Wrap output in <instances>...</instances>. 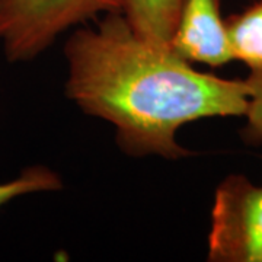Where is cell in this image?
Wrapping results in <instances>:
<instances>
[{"instance_id":"3957f363","label":"cell","mask_w":262,"mask_h":262,"mask_svg":"<svg viewBox=\"0 0 262 262\" xmlns=\"http://www.w3.org/2000/svg\"><path fill=\"white\" fill-rule=\"evenodd\" d=\"M210 262H262V185L229 175L215 188Z\"/></svg>"},{"instance_id":"ba28073f","label":"cell","mask_w":262,"mask_h":262,"mask_svg":"<svg viewBox=\"0 0 262 262\" xmlns=\"http://www.w3.org/2000/svg\"><path fill=\"white\" fill-rule=\"evenodd\" d=\"M249 88V102L246 110V124L242 130V137L249 144L262 143V69L251 70L245 79Z\"/></svg>"},{"instance_id":"7a4b0ae2","label":"cell","mask_w":262,"mask_h":262,"mask_svg":"<svg viewBox=\"0 0 262 262\" xmlns=\"http://www.w3.org/2000/svg\"><path fill=\"white\" fill-rule=\"evenodd\" d=\"M99 12H121V0H0V44L10 63L29 61L66 29Z\"/></svg>"},{"instance_id":"277c9868","label":"cell","mask_w":262,"mask_h":262,"mask_svg":"<svg viewBox=\"0 0 262 262\" xmlns=\"http://www.w3.org/2000/svg\"><path fill=\"white\" fill-rule=\"evenodd\" d=\"M169 48L189 63L220 67L233 60L220 0H184Z\"/></svg>"},{"instance_id":"6da1fadb","label":"cell","mask_w":262,"mask_h":262,"mask_svg":"<svg viewBox=\"0 0 262 262\" xmlns=\"http://www.w3.org/2000/svg\"><path fill=\"white\" fill-rule=\"evenodd\" d=\"M64 56L66 95L84 114L111 122L131 156H189L177 143L184 124L248 110L245 80L196 72L168 46L137 34L121 12L106 13L96 29L73 32Z\"/></svg>"},{"instance_id":"8992f818","label":"cell","mask_w":262,"mask_h":262,"mask_svg":"<svg viewBox=\"0 0 262 262\" xmlns=\"http://www.w3.org/2000/svg\"><path fill=\"white\" fill-rule=\"evenodd\" d=\"M226 28L233 60L251 70L262 69V0L226 19Z\"/></svg>"},{"instance_id":"5b68a950","label":"cell","mask_w":262,"mask_h":262,"mask_svg":"<svg viewBox=\"0 0 262 262\" xmlns=\"http://www.w3.org/2000/svg\"><path fill=\"white\" fill-rule=\"evenodd\" d=\"M184 0H121V13L141 37L168 46Z\"/></svg>"},{"instance_id":"52a82bcc","label":"cell","mask_w":262,"mask_h":262,"mask_svg":"<svg viewBox=\"0 0 262 262\" xmlns=\"http://www.w3.org/2000/svg\"><path fill=\"white\" fill-rule=\"evenodd\" d=\"M61 188V179L50 168L44 165L28 166L19 173L18 178L0 184V208L18 196L34 192L57 191Z\"/></svg>"}]
</instances>
